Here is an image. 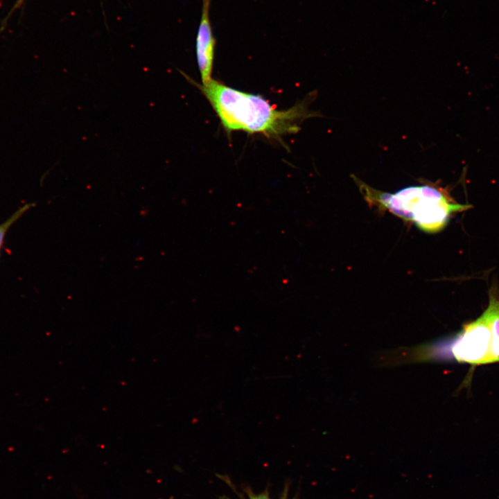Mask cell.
Segmentation results:
<instances>
[{
	"instance_id": "cell-1",
	"label": "cell",
	"mask_w": 499,
	"mask_h": 499,
	"mask_svg": "<svg viewBox=\"0 0 499 499\" xmlns=\"http://www.w3.org/2000/svg\"><path fill=\"white\" fill-rule=\"evenodd\" d=\"M198 87L229 131L278 137L297 132L301 122L312 116L305 102L279 110L259 95L237 90L213 79Z\"/></svg>"
},
{
	"instance_id": "cell-2",
	"label": "cell",
	"mask_w": 499,
	"mask_h": 499,
	"mask_svg": "<svg viewBox=\"0 0 499 499\" xmlns=\"http://www.w3.org/2000/svg\"><path fill=\"white\" fill-rule=\"evenodd\" d=\"M353 179L369 204L412 222L427 233L439 231L453 213L471 208L469 204L453 202L443 191L429 184L411 186L390 193L376 190L356 177Z\"/></svg>"
},
{
	"instance_id": "cell-3",
	"label": "cell",
	"mask_w": 499,
	"mask_h": 499,
	"mask_svg": "<svg viewBox=\"0 0 499 499\" xmlns=\"http://www.w3.org/2000/svg\"><path fill=\"white\" fill-rule=\"evenodd\" d=\"M493 335L484 312L476 319L463 325L450 346L451 356L458 362L473 368L490 364Z\"/></svg>"
},
{
	"instance_id": "cell-4",
	"label": "cell",
	"mask_w": 499,
	"mask_h": 499,
	"mask_svg": "<svg viewBox=\"0 0 499 499\" xmlns=\"http://www.w3.org/2000/svg\"><path fill=\"white\" fill-rule=\"evenodd\" d=\"M202 12L198 29L195 51L202 84L209 82L213 70L216 40L209 18L211 0H202Z\"/></svg>"
},
{
	"instance_id": "cell-5",
	"label": "cell",
	"mask_w": 499,
	"mask_h": 499,
	"mask_svg": "<svg viewBox=\"0 0 499 499\" xmlns=\"http://www.w3.org/2000/svg\"><path fill=\"white\" fill-rule=\"evenodd\" d=\"M484 312L489 319L493 340L490 364L499 362V292L495 288L489 290V305Z\"/></svg>"
},
{
	"instance_id": "cell-6",
	"label": "cell",
	"mask_w": 499,
	"mask_h": 499,
	"mask_svg": "<svg viewBox=\"0 0 499 499\" xmlns=\"http://www.w3.org/2000/svg\"><path fill=\"white\" fill-rule=\"evenodd\" d=\"M33 204H27L24 207L16 211L10 217H9L6 221L0 224V251L4 240L6 234L10 227L26 212L31 207Z\"/></svg>"
},
{
	"instance_id": "cell-7",
	"label": "cell",
	"mask_w": 499,
	"mask_h": 499,
	"mask_svg": "<svg viewBox=\"0 0 499 499\" xmlns=\"http://www.w3.org/2000/svg\"><path fill=\"white\" fill-rule=\"evenodd\" d=\"M247 493L249 496V499H271L267 490L258 494L254 493L253 492L250 491H248Z\"/></svg>"
}]
</instances>
